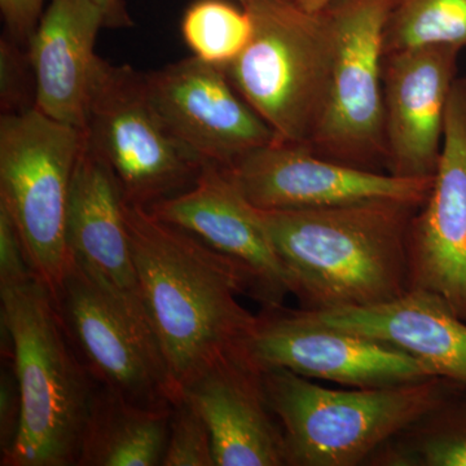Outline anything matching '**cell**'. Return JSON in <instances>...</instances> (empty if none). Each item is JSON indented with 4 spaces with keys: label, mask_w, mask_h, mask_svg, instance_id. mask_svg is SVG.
<instances>
[{
    "label": "cell",
    "mask_w": 466,
    "mask_h": 466,
    "mask_svg": "<svg viewBox=\"0 0 466 466\" xmlns=\"http://www.w3.org/2000/svg\"><path fill=\"white\" fill-rule=\"evenodd\" d=\"M43 5L45 0H0L7 35L27 48L41 20Z\"/></svg>",
    "instance_id": "4316f807"
},
{
    "label": "cell",
    "mask_w": 466,
    "mask_h": 466,
    "mask_svg": "<svg viewBox=\"0 0 466 466\" xmlns=\"http://www.w3.org/2000/svg\"><path fill=\"white\" fill-rule=\"evenodd\" d=\"M233 2L238 3V5H240L242 7V5H247V3L251 2V0H233Z\"/></svg>",
    "instance_id": "f546056e"
},
{
    "label": "cell",
    "mask_w": 466,
    "mask_h": 466,
    "mask_svg": "<svg viewBox=\"0 0 466 466\" xmlns=\"http://www.w3.org/2000/svg\"><path fill=\"white\" fill-rule=\"evenodd\" d=\"M238 351L259 370L283 368L306 379L373 389L434 377L403 351L303 317L299 309H263Z\"/></svg>",
    "instance_id": "9c48e42d"
},
{
    "label": "cell",
    "mask_w": 466,
    "mask_h": 466,
    "mask_svg": "<svg viewBox=\"0 0 466 466\" xmlns=\"http://www.w3.org/2000/svg\"><path fill=\"white\" fill-rule=\"evenodd\" d=\"M161 466H216L207 421L184 395L171 403L167 451Z\"/></svg>",
    "instance_id": "cb8c5ba5"
},
{
    "label": "cell",
    "mask_w": 466,
    "mask_h": 466,
    "mask_svg": "<svg viewBox=\"0 0 466 466\" xmlns=\"http://www.w3.org/2000/svg\"><path fill=\"white\" fill-rule=\"evenodd\" d=\"M171 406L144 407L96 385L86 420L78 466H159Z\"/></svg>",
    "instance_id": "ffe728a7"
},
{
    "label": "cell",
    "mask_w": 466,
    "mask_h": 466,
    "mask_svg": "<svg viewBox=\"0 0 466 466\" xmlns=\"http://www.w3.org/2000/svg\"><path fill=\"white\" fill-rule=\"evenodd\" d=\"M147 81L171 133L204 164L232 167L276 139L225 67L191 56L147 73Z\"/></svg>",
    "instance_id": "7c38bea8"
},
{
    "label": "cell",
    "mask_w": 466,
    "mask_h": 466,
    "mask_svg": "<svg viewBox=\"0 0 466 466\" xmlns=\"http://www.w3.org/2000/svg\"><path fill=\"white\" fill-rule=\"evenodd\" d=\"M0 320L23 398L20 431L2 466H73L97 383L70 341L56 300L33 269L0 278Z\"/></svg>",
    "instance_id": "3957f363"
},
{
    "label": "cell",
    "mask_w": 466,
    "mask_h": 466,
    "mask_svg": "<svg viewBox=\"0 0 466 466\" xmlns=\"http://www.w3.org/2000/svg\"><path fill=\"white\" fill-rule=\"evenodd\" d=\"M207 421L216 466H287L284 433L267 401L263 372L238 350L184 388Z\"/></svg>",
    "instance_id": "e0dca14e"
},
{
    "label": "cell",
    "mask_w": 466,
    "mask_h": 466,
    "mask_svg": "<svg viewBox=\"0 0 466 466\" xmlns=\"http://www.w3.org/2000/svg\"><path fill=\"white\" fill-rule=\"evenodd\" d=\"M397 0H334L327 8L334 56L327 103L308 148L348 167L386 168L383 45Z\"/></svg>",
    "instance_id": "ba28073f"
},
{
    "label": "cell",
    "mask_w": 466,
    "mask_h": 466,
    "mask_svg": "<svg viewBox=\"0 0 466 466\" xmlns=\"http://www.w3.org/2000/svg\"><path fill=\"white\" fill-rule=\"evenodd\" d=\"M225 170L242 196L260 210L329 208L370 200L422 205L434 179H408L348 167L320 157L306 146L276 139Z\"/></svg>",
    "instance_id": "8fae6325"
},
{
    "label": "cell",
    "mask_w": 466,
    "mask_h": 466,
    "mask_svg": "<svg viewBox=\"0 0 466 466\" xmlns=\"http://www.w3.org/2000/svg\"><path fill=\"white\" fill-rule=\"evenodd\" d=\"M460 52L458 46L429 45L383 55L386 173L434 177Z\"/></svg>",
    "instance_id": "9a60e30c"
},
{
    "label": "cell",
    "mask_w": 466,
    "mask_h": 466,
    "mask_svg": "<svg viewBox=\"0 0 466 466\" xmlns=\"http://www.w3.org/2000/svg\"><path fill=\"white\" fill-rule=\"evenodd\" d=\"M25 46L7 34L0 39V108L17 115L36 108V81Z\"/></svg>",
    "instance_id": "d4e9b609"
},
{
    "label": "cell",
    "mask_w": 466,
    "mask_h": 466,
    "mask_svg": "<svg viewBox=\"0 0 466 466\" xmlns=\"http://www.w3.org/2000/svg\"><path fill=\"white\" fill-rule=\"evenodd\" d=\"M296 2L305 11L319 14V12L324 11L334 0H296Z\"/></svg>",
    "instance_id": "f1b7e54d"
},
{
    "label": "cell",
    "mask_w": 466,
    "mask_h": 466,
    "mask_svg": "<svg viewBox=\"0 0 466 466\" xmlns=\"http://www.w3.org/2000/svg\"><path fill=\"white\" fill-rule=\"evenodd\" d=\"M429 45L466 48V0H397L383 55Z\"/></svg>",
    "instance_id": "7402d4cb"
},
{
    "label": "cell",
    "mask_w": 466,
    "mask_h": 466,
    "mask_svg": "<svg viewBox=\"0 0 466 466\" xmlns=\"http://www.w3.org/2000/svg\"><path fill=\"white\" fill-rule=\"evenodd\" d=\"M242 7L253 20V35L225 67L227 76L278 142L308 146L329 92V17L305 11L296 0H251Z\"/></svg>",
    "instance_id": "5b68a950"
},
{
    "label": "cell",
    "mask_w": 466,
    "mask_h": 466,
    "mask_svg": "<svg viewBox=\"0 0 466 466\" xmlns=\"http://www.w3.org/2000/svg\"><path fill=\"white\" fill-rule=\"evenodd\" d=\"M299 311L314 323L403 350L434 376L466 385V321L431 291L410 289L372 308Z\"/></svg>",
    "instance_id": "ac0fdd59"
},
{
    "label": "cell",
    "mask_w": 466,
    "mask_h": 466,
    "mask_svg": "<svg viewBox=\"0 0 466 466\" xmlns=\"http://www.w3.org/2000/svg\"><path fill=\"white\" fill-rule=\"evenodd\" d=\"M366 465L466 466V385L385 441Z\"/></svg>",
    "instance_id": "44dd1931"
},
{
    "label": "cell",
    "mask_w": 466,
    "mask_h": 466,
    "mask_svg": "<svg viewBox=\"0 0 466 466\" xmlns=\"http://www.w3.org/2000/svg\"><path fill=\"white\" fill-rule=\"evenodd\" d=\"M125 204L115 175L87 149L85 140L67 207L70 259L153 336L137 280Z\"/></svg>",
    "instance_id": "2e32d148"
},
{
    "label": "cell",
    "mask_w": 466,
    "mask_h": 466,
    "mask_svg": "<svg viewBox=\"0 0 466 466\" xmlns=\"http://www.w3.org/2000/svg\"><path fill=\"white\" fill-rule=\"evenodd\" d=\"M84 131L34 108L0 118V205L27 263L56 299L69 267L66 218Z\"/></svg>",
    "instance_id": "8992f818"
},
{
    "label": "cell",
    "mask_w": 466,
    "mask_h": 466,
    "mask_svg": "<svg viewBox=\"0 0 466 466\" xmlns=\"http://www.w3.org/2000/svg\"><path fill=\"white\" fill-rule=\"evenodd\" d=\"M56 305L76 354L97 385L144 407L179 398L148 330L69 260Z\"/></svg>",
    "instance_id": "30bf717a"
},
{
    "label": "cell",
    "mask_w": 466,
    "mask_h": 466,
    "mask_svg": "<svg viewBox=\"0 0 466 466\" xmlns=\"http://www.w3.org/2000/svg\"><path fill=\"white\" fill-rule=\"evenodd\" d=\"M5 364L0 375V452L5 455L16 441L23 416V398L14 361L3 357Z\"/></svg>",
    "instance_id": "484cf974"
},
{
    "label": "cell",
    "mask_w": 466,
    "mask_h": 466,
    "mask_svg": "<svg viewBox=\"0 0 466 466\" xmlns=\"http://www.w3.org/2000/svg\"><path fill=\"white\" fill-rule=\"evenodd\" d=\"M125 217L150 329L180 397L256 324L238 299L249 283L231 259L148 208L126 202Z\"/></svg>",
    "instance_id": "6da1fadb"
},
{
    "label": "cell",
    "mask_w": 466,
    "mask_h": 466,
    "mask_svg": "<svg viewBox=\"0 0 466 466\" xmlns=\"http://www.w3.org/2000/svg\"><path fill=\"white\" fill-rule=\"evenodd\" d=\"M407 253L410 290L437 294L466 321V78L451 90L440 162Z\"/></svg>",
    "instance_id": "4fadbf2b"
},
{
    "label": "cell",
    "mask_w": 466,
    "mask_h": 466,
    "mask_svg": "<svg viewBox=\"0 0 466 466\" xmlns=\"http://www.w3.org/2000/svg\"><path fill=\"white\" fill-rule=\"evenodd\" d=\"M287 466H358L460 383L444 377L373 389H329L283 368L263 370Z\"/></svg>",
    "instance_id": "277c9868"
},
{
    "label": "cell",
    "mask_w": 466,
    "mask_h": 466,
    "mask_svg": "<svg viewBox=\"0 0 466 466\" xmlns=\"http://www.w3.org/2000/svg\"><path fill=\"white\" fill-rule=\"evenodd\" d=\"M182 35L192 56L226 67L250 42L253 20L229 0H198L184 14Z\"/></svg>",
    "instance_id": "603a6c76"
},
{
    "label": "cell",
    "mask_w": 466,
    "mask_h": 466,
    "mask_svg": "<svg viewBox=\"0 0 466 466\" xmlns=\"http://www.w3.org/2000/svg\"><path fill=\"white\" fill-rule=\"evenodd\" d=\"M223 254L247 276L249 296L263 309L283 308L290 287L258 210L238 191L225 168L205 164L186 191L148 208Z\"/></svg>",
    "instance_id": "5bb4252c"
},
{
    "label": "cell",
    "mask_w": 466,
    "mask_h": 466,
    "mask_svg": "<svg viewBox=\"0 0 466 466\" xmlns=\"http://www.w3.org/2000/svg\"><path fill=\"white\" fill-rule=\"evenodd\" d=\"M104 26L106 17L94 0H51L27 46L35 75L36 109L82 131L99 58L95 43Z\"/></svg>",
    "instance_id": "d6986e66"
},
{
    "label": "cell",
    "mask_w": 466,
    "mask_h": 466,
    "mask_svg": "<svg viewBox=\"0 0 466 466\" xmlns=\"http://www.w3.org/2000/svg\"><path fill=\"white\" fill-rule=\"evenodd\" d=\"M86 147L115 175L127 204L150 208L188 189L204 162L171 133L147 73L97 58L86 104Z\"/></svg>",
    "instance_id": "52a82bcc"
},
{
    "label": "cell",
    "mask_w": 466,
    "mask_h": 466,
    "mask_svg": "<svg viewBox=\"0 0 466 466\" xmlns=\"http://www.w3.org/2000/svg\"><path fill=\"white\" fill-rule=\"evenodd\" d=\"M421 207L370 200L257 210L300 309L330 311L372 308L410 290L408 231Z\"/></svg>",
    "instance_id": "7a4b0ae2"
},
{
    "label": "cell",
    "mask_w": 466,
    "mask_h": 466,
    "mask_svg": "<svg viewBox=\"0 0 466 466\" xmlns=\"http://www.w3.org/2000/svg\"><path fill=\"white\" fill-rule=\"evenodd\" d=\"M103 11L106 27H128L133 25L125 0H94Z\"/></svg>",
    "instance_id": "83f0119b"
}]
</instances>
